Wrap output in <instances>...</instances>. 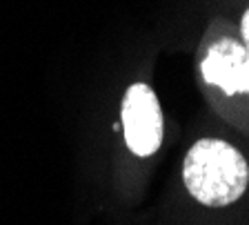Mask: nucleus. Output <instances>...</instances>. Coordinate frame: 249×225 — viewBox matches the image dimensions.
Wrapping results in <instances>:
<instances>
[{
	"mask_svg": "<svg viewBox=\"0 0 249 225\" xmlns=\"http://www.w3.org/2000/svg\"><path fill=\"white\" fill-rule=\"evenodd\" d=\"M182 178L194 199L207 207L236 203L249 185V165L233 145L200 138L187 152Z\"/></svg>",
	"mask_w": 249,
	"mask_h": 225,
	"instance_id": "f257e3e1",
	"label": "nucleus"
},
{
	"mask_svg": "<svg viewBox=\"0 0 249 225\" xmlns=\"http://www.w3.org/2000/svg\"><path fill=\"white\" fill-rule=\"evenodd\" d=\"M202 78L225 94H249V52L245 45L223 38L207 49L200 63Z\"/></svg>",
	"mask_w": 249,
	"mask_h": 225,
	"instance_id": "7ed1b4c3",
	"label": "nucleus"
},
{
	"mask_svg": "<svg viewBox=\"0 0 249 225\" xmlns=\"http://www.w3.org/2000/svg\"><path fill=\"white\" fill-rule=\"evenodd\" d=\"M124 141L138 156H151L162 143V112L149 85L136 83L123 98Z\"/></svg>",
	"mask_w": 249,
	"mask_h": 225,
	"instance_id": "f03ea898",
	"label": "nucleus"
},
{
	"mask_svg": "<svg viewBox=\"0 0 249 225\" xmlns=\"http://www.w3.org/2000/svg\"><path fill=\"white\" fill-rule=\"evenodd\" d=\"M240 29H243L245 47H247V52H249V9L245 11V16H243V22H240Z\"/></svg>",
	"mask_w": 249,
	"mask_h": 225,
	"instance_id": "20e7f679",
	"label": "nucleus"
}]
</instances>
